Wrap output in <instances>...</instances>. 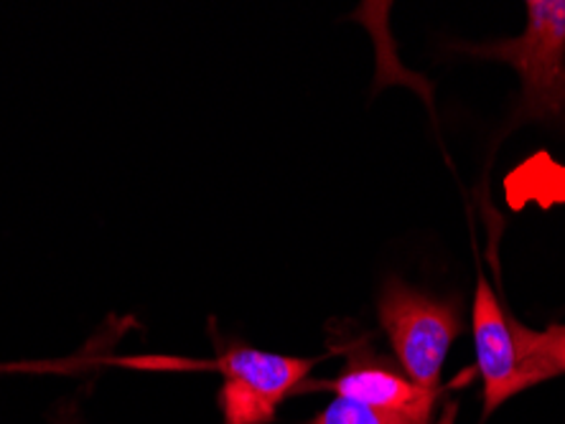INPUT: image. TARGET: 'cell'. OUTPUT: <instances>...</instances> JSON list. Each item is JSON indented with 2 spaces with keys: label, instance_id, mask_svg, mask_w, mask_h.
Masks as SVG:
<instances>
[{
  "label": "cell",
  "instance_id": "cell-3",
  "mask_svg": "<svg viewBox=\"0 0 565 424\" xmlns=\"http://www.w3.org/2000/svg\"><path fill=\"white\" fill-rule=\"evenodd\" d=\"M319 361L260 351L245 344L220 348L217 361L206 366L222 373L217 396L222 424L276 422L278 406L301 392Z\"/></svg>",
  "mask_w": 565,
  "mask_h": 424
},
{
  "label": "cell",
  "instance_id": "cell-8",
  "mask_svg": "<svg viewBox=\"0 0 565 424\" xmlns=\"http://www.w3.org/2000/svg\"><path fill=\"white\" fill-rule=\"evenodd\" d=\"M56 424H79V422H77V417H74V414H62L60 422H56Z\"/></svg>",
  "mask_w": 565,
  "mask_h": 424
},
{
  "label": "cell",
  "instance_id": "cell-4",
  "mask_svg": "<svg viewBox=\"0 0 565 424\" xmlns=\"http://www.w3.org/2000/svg\"><path fill=\"white\" fill-rule=\"evenodd\" d=\"M473 348H477V369L484 381V414H494L514 394L530 389L520 366L514 320L504 315L492 285L484 274L477 278L471 305Z\"/></svg>",
  "mask_w": 565,
  "mask_h": 424
},
{
  "label": "cell",
  "instance_id": "cell-2",
  "mask_svg": "<svg viewBox=\"0 0 565 424\" xmlns=\"http://www.w3.org/2000/svg\"><path fill=\"white\" fill-rule=\"evenodd\" d=\"M377 315L408 379L430 394H440V369L463 328L459 307L405 285L401 278H390L380 293Z\"/></svg>",
  "mask_w": 565,
  "mask_h": 424
},
{
  "label": "cell",
  "instance_id": "cell-7",
  "mask_svg": "<svg viewBox=\"0 0 565 424\" xmlns=\"http://www.w3.org/2000/svg\"><path fill=\"white\" fill-rule=\"evenodd\" d=\"M309 424H426L420 420H413L408 414L382 412L372 410V406L349 402V399H331L323 410L316 414Z\"/></svg>",
  "mask_w": 565,
  "mask_h": 424
},
{
  "label": "cell",
  "instance_id": "cell-6",
  "mask_svg": "<svg viewBox=\"0 0 565 424\" xmlns=\"http://www.w3.org/2000/svg\"><path fill=\"white\" fill-rule=\"evenodd\" d=\"M514 340L530 387L565 373V323H555L545 330H530L514 320Z\"/></svg>",
  "mask_w": 565,
  "mask_h": 424
},
{
  "label": "cell",
  "instance_id": "cell-1",
  "mask_svg": "<svg viewBox=\"0 0 565 424\" xmlns=\"http://www.w3.org/2000/svg\"><path fill=\"white\" fill-rule=\"evenodd\" d=\"M518 39L469 46V54L514 66L522 79L520 118L565 130V0H530Z\"/></svg>",
  "mask_w": 565,
  "mask_h": 424
},
{
  "label": "cell",
  "instance_id": "cell-5",
  "mask_svg": "<svg viewBox=\"0 0 565 424\" xmlns=\"http://www.w3.org/2000/svg\"><path fill=\"white\" fill-rule=\"evenodd\" d=\"M306 392L311 389H329L339 399L372 406V410L408 414L413 420L430 422V412L438 394H430L426 389L415 387L401 366L390 359H382L380 354L370 348L349 354L342 373L331 381H313L303 387Z\"/></svg>",
  "mask_w": 565,
  "mask_h": 424
}]
</instances>
